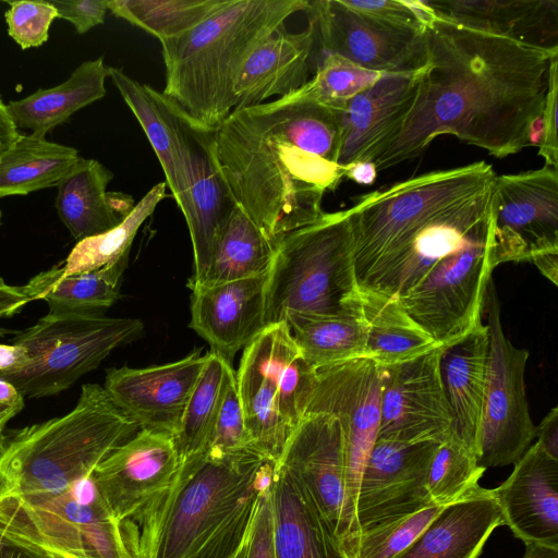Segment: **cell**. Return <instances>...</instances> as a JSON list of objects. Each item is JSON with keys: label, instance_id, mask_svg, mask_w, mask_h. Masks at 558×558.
I'll use <instances>...</instances> for the list:
<instances>
[{"label": "cell", "instance_id": "6da1fadb", "mask_svg": "<svg viewBox=\"0 0 558 558\" xmlns=\"http://www.w3.org/2000/svg\"><path fill=\"white\" fill-rule=\"evenodd\" d=\"M137 425L95 386L73 410L5 433L0 531L58 558H137L138 529L118 520L94 471Z\"/></svg>", "mask_w": 558, "mask_h": 558}, {"label": "cell", "instance_id": "7a4b0ae2", "mask_svg": "<svg viewBox=\"0 0 558 558\" xmlns=\"http://www.w3.org/2000/svg\"><path fill=\"white\" fill-rule=\"evenodd\" d=\"M426 63L402 129L374 161L378 171L453 135L496 158L539 144L550 62L546 49L468 28L437 15L425 26Z\"/></svg>", "mask_w": 558, "mask_h": 558}, {"label": "cell", "instance_id": "3957f363", "mask_svg": "<svg viewBox=\"0 0 558 558\" xmlns=\"http://www.w3.org/2000/svg\"><path fill=\"white\" fill-rule=\"evenodd\" d=\"M340 136L337 111L295 90L234 109L214 145L236 205L277 244L317 220L325 192L344 178Z\"/></svg>", "mask_w": 558, "mask_h": 558}, {"label": "cell", "instance_id": "277c9868", "mask_svg": "<svg viewBox=\"0 0 558 558\" xmlns=\"http://www.w3.org/2000/svg\"><path fill=\"white\" fill-rule=\"evenodd\" d=\"M274 468L253 448L181 461L169 486L133 519L137 558H232Z\"/></svg>", "mask_w": 558, "mask_h": 558}, {"label": "cell", "instance_id": "5b68a950", "mask_svg": "<svg viewBox=\"0 0 558 558\" xmlns=\"http://www.w3.org/2000/svg\"><path fill=\"white\" fill-rule=\"evenodd\" d=\"M305 0H231L186 33L161 40L163 94L195 124L217 129L233 111V86L250 52Z\"/></svg>", "mask_w": 558, "mask_h": 558}, {"label": "cell", "instance_id": "8992f818", "mask_svg": "<svg viewBox=\"0 0 558 558\" xmlns=\"http://www.w3.org/2000/svg\"><path fill=\"white\" fill-rule=\"evenodd\" d=\"M363 315L347 210L323 213L286 234L276 245L265 286V324L290 314Z\"/></svg>", "mask_w": 558, "mask_h": 558}, {"label": "cell", "instance_id": "52a82bcc", "mask_svg": "<svg viewBox=\"0 0 558 558\" xmlns=\"http://www.w3.org/2000/svg\"><path fill=\"white\" fill-rule=\"evenodd\" d=\"M496 175L492 165L476 161L426 172L360 196L345 209L353 233L359 288L418 223L442 207L487 187Z\"/></svg>", "mask_w": 558, "mask_h": 558}, {"label": "cell", "instance_id": "ba28073f", "mask_svg": "<svg viewBox=\"0 0 558 558\" xmlns=\"http://www.w3.org/2000/svg\"><path fill=\"white\" fill-rule=\"evenodd\" d=\"M143 331L144 324L137 318L48 313L12 340L26 349L28 364L15 372L0 373V378L11 383L23 397L57 395Z\"/></svg>", "mask_w": 558, "mask_h": 558}, {"label": "cell", "instance_id": "9c48e42d", "mask_svg": "<svg viewBox=\"0 0 558 558\" xmlns=\"http://www.w3.org/2000/svg\"><path fill=\"white\" fill-rule=\"evenodd\" d=\"M484 312L489 349L476 458L486 470L514 464L535 439L536 425L525 391L529 352L514 347L504 331L493 278L487 284Z\"/></svg>", "mask_w": 558, "mask_h": 558}, {"label": "cell", "instance_id": "30bf717a", "mask_svg": "<svg viewBox=\"0 0 558 558\" xmlns=\"http://www.w3.org/2000/svg\"><path fill=\"white\" fill-rule=\"evenodd\" d=\"M493 270L488 233L440 259L396 299L436 343L447 345L482 322Z\"/></svg>", "mask_w": 558, "mask_h": 558}, {"label": "cell", "instance_id": "8fae6325", "mask_svg": "<svg viewBox=\"0 0 558 558\" xmlns=\"http://www.w3.org/2000/svg\"><path fill=\"white\" fill-rule=\"evenodd\" d=\"M489 258L531 262L558 254V171L544 166L496 175L489 197Z\"/></svg>", "mask_w": 558, "mask_h": 558}, {"label": "cell", "instance_id": "7c38bea8", "mask_svg": "<svg viewBox=\"0 0 558 558\" xmlns=\"http://www.w3.org/2000/svg\"><path fill=\"white\" fill-rule=\"evenodd\" d=\"M492 186L442 207L407 233L379 262L361 294L398 298L440 259L488 235Z\"/></svg>", "mask_w": 558, "mask_h": 558}, {"label": "cell", "instance_id": "4fadbf2b", "mask_svg": "<svg viewBox=\"0 0 558 558\" xmlns=\"http://www.w3.org/2000/svg\"><path fill=\"white\" fill-rule=\"evenodd\" d=\"M380 401L381 367L369 357H356L316 369L305 414H327L341 426L353 526L362 472L378 436Z\"/></svg>", "mask_w": 558, "mask_h": 558}, {"label": "cell", "instance_id": "5bb4252c", "mask_svg": "<svg viewBox=\"0 0 558 558\" xmlns=\"http://www.w3.org/2000/svg\"><path fill=\"white\" fill-rule=\"evenodd\" d=\"M303 489L332 534L342 542L353 530L345 484L344 439L339 422L307 413L275 464Z\"/></svg>", "mask_w": 558, "mask_h": 558}, {"label": "cell", "instance_id": "9a60e30c", "mask_svg": "<svg viewBox=\"0 0 558 558\" xmlns=\"http://www.w3.org/2000/svg\"><path fill=\"white\" fill-rule=\"evenodd\" d=\"M305 12L326 53L383 73L415 72L426 63L424 32L355 12L340 0L308 1Z\"/></svg>", "mask_w": 558, "mask_h": 558}, {"label": "cell", "instance_id": "2e32d148", "mask_svg": "<svg viewBox=\"0 0 558 558\" xmlns=\"http://www.w3.org/2000/svg\"><path fill=\"white\" fill-rule=\"evenodd\" d=\"M438 444L375 441L362 472L351 535L434 506L427 473Z\"/></svg>", "mask_w": 558, "mask_h": 558}, {"label": "cell", "instance_id": "e0dca14e", "mask_svg": "<svg viewBox=\"0 0 558 558\" xmlns=\"http://www.w3.org/2000/svg\"><path fill=\"white\" fill-rule=\"evenodd\" d=\"M442 345L415 359L381 367L377 439L440 442L453 428L441 380Z\"/></svg>", "mask_w": 558, "mask_h": 558}, {"label": "cell", "instance_id": "ac0fdd59", "mask_svg": "<svg viewBox=\"0 0 558 558\" xmlns=\"http://www.w3.org/2000/svg\"><path fill=\"white\" fill-rule=\"evenodd\" d=\"M207 356L197 349L162 365L112 367L106 372L104 389L140 429L174 438Z\"/></svg>", "mask_w": 558, "mask_h": 558}, {"label": "cell", "instance_id": "d6986e66", "mask_svg": "<svg viewBox=\"0 0 558 558\" xmlns=\"http://www.w3.org/2000/svg\"><path fill=\"white\" fill-rule=\"evenodd\" d=\"M178 468L173 437L140 429L102 460L94 475L113 515L133 521L169 486Z\"/></svg>", "mask_w": 558, "mask_h": 558}, {"label": "cell", "instance_id": "ffe728a7", "mask_svg": "<svg viewBox=\"0 0 558 558\" xmlns=\"http://www.w3.org/2000/svg\"><path fill=\"white\" fill-rule=\"evenodd\" d=\"M420 70L385 73L337 111L340 122L338 165L375 161L396 137L414 104Z\"/></svg>", "mask_w": 558, "mask_h": 558}, {"label": "cell", "instance_id": "44dd1931", "mask_svg": "<svg viewBox=\"0 0 558 558\" xmlns=\"http://www.w3.org/2000/svg\"><path fill=\"white\" fill-rule=\"evenodd\" d=\"M189 185L184 215L193 246L194 274L187 284L202 282L217 242L236 203L217 162L214 131L185 120Z\"/></svg>", "mask_w": 558, "mask_h": 558}, {"label": "cell", "instance_id": "7402d4cb", "mask_svg": "<svg viewBox=\"0 0 558 558\" xmlns=\"http://www.w3.org/2000/svg\"><path fill=\"white\" fill-rule=\"evenodd\" d=\"M268 272V271H267ZM267 272L241 280L187 284L191 293L190 327L228 364L265 328Z\"/></svg>", "mask_w": 558, "mask_h": 558}, {"label": "cell", "instance_id": "603a6c76", "mask_svg": "<svg viewBox=\"0 0 558 558\" xmlns=\"http://www.w3.org/2000/svg\"><path fill=\"white\" fill-rule=\"evenodd\" d=\"M492 493L517 538L558 548V460L535 442Z\"/></svg>", "mask_w": 558, "mask_h": 558}, {"label": "cell", "instance_id": "cb8c5ba5", "mask_svg": "<svg viewBox=\"0 0 558 558\" xmlns=\"http://www.w3.org/2000/svg\"><path fill=\"white\" fill-rule=\"evenodd\" d=\"M317 43L310 21L300 32H289L281 25L260 40L236 76L234 109L259 105L301 88L310 80Z\"/></svg>", "mask_w": 558, "mask_h": 558}, {"label": "cell", "instance_id": "d4e9b609", "mask_svg": "<svg viewBox=\"0 0 558 558\" xmlns=\"http://www.w3.org/2000/svg\"><path fill=\"white\" fill-rule=\"evenodd\" d=\"M108 77L138 120L163 170L166 184L183 211L189 185L186 116L163 93L132 78L122 69L108 66Z\"/></svg>", "mask_w": 558, "mask_h": 558}, {"label": "cell", "instance_id": "484cf974", "mask_svg": "<svg viewBox=\"0 0 558 558\" xmlns=\"http://www.w3.org/2000/svg\"><path fill=\"white\" fill-rule=\"evenodd\" d=\"M435 15L520 43L558 48L557 0H424Z\"/></svg>", "mask_w": 558, "mask_h": 558}, {"label": "cell", "instance_id": "4316f807", "mask_svg": "<svg viewBox=\"0 0 558 558\" xmlns=\"http://www.w3.org/2000/svg\"><path fill=\"white\" fill-rule=\"evenodd\" d=\"M502 525L492 489L480 485L448 504L399 558H480Z\"/></svg>", "mask_w": 558, "mask_h": 558}, {"label": "cell", "instance_id": "83f0119b", "mask_svg": "<svg viewBox=\"0 0 558 558\" xmlns=\"http://www.w3.org/2000/svg\"><path fill=\"white\" fill-rule=\"evenodd\" d=\"M112 179L98 160L81 157L57 184L58 216L77 242L113 229L134 208L133 196L107 191Z\"/></svg>", "mask_w": 558, "mask_h": 558}, {"label": "cell", "instance_id": "f1b7e54d", "mask_svg": "<svg viewBox=\"0 0 558 558\" xmlns=\"http://www.w3.org/2000/svg\"><path fill=\"white\" fill-rule=\"evenodd\" d=\"M488 349V328L482 320L457 341L442 345L439 361L453 429L475 453L484 403Z\"/></svg>", "mask_w": 558, "mask_h": 558}, {"label": "cell", "instance_id": "f546056e", "mask_svg": "<svg viewBox=\"0 0 558 558\" xmlns=\"http://www.w3.org/2000/svg\"><path fill=\"white\" fill-rule=\"evenodd\" d=\"M271 500L276 558H348L303 489L278 465Z\"/></svg>", "mask_w": 558, "mask_h": 558}, {"label": "cell", "instance_id": "4dcf8cb0", "mask_svg": "<svg viewBox=\"0 0 558 558\" xmlns=\"http://www.w3.org/2000/svg\"><path fill=\"white\" fill-rule=\"evenodd\" d=\"M107 77L108 66L102 57L84 61L65 82L11 100L7 110L17 130L27 129L34 135L45 137L74 112L101 99L106 95Z\"/></svg>", "mask_w": 558, "mask_h": 558}, {"label": "cell", "instance_id": "1f68e13d", "mask_svg": "<svg viewBox=\"0 0 558 558\" xmlns=\"http://www.w3.org/2000/svg\"><path fill=\"white\" fill-rule=\"evenodd\" d=\"M235 377L251 445L276 464L293 428L280 413L278 385L253 341L244 349Z\"/></svg>", "mask_w": 558, "mask_h": 558}, {"label": "cell", "instance_id": "d6a6232c", "mask_svg": "<svg viewBox=\"0 0 558 558\" xmlns=\"http://www.w3.org/2000/svg\"><path fill=\"white\" fill-rule=\"evenodd\" d=\"M129 257L97 270L64 275L56 265L33 277L27 288L35 300L48 303L51 315L104 316L120 298Z\"/></svg>", "mask_w": 558, "mask_h": 558}, {"label": "cell", "instance_id": "836d02e7", "mask_svg": "<svg viewBox=\"0 0 558 558\" xmlns=\"http://www.w3.org/2000/svg\"><path fill=\"white\" fill-rule=\"evenodd\" d=\"M80 158L74 147L20 134L0 153V197L57 186Z\"/></svg>", "mask_w": 558, "mask_h": 558}, {"label": "cell", "instance_id": "e575fe53", "mask_svg": "<svg viewBox=\"0 0 558 558\" xmlns=\"http://www.w3.org/2000/svg\"><path fill=\"white\" fill-rule=\"evenodd\" d=\"M367 323L365 357L390 366L439 347L405 312L396 298L362 294Z\"/></svg>", "mask_w": 558, "mask_h": 558}, {"label": "cell", "instance_id": "d590c367", "mask_svg": "<svg viewBox=\"0 0 558 558\" xmlns=\"http://www.w3.org/2000/svg\"><path fill=\"white\" fill-rule=\"evenodd\" d=\"M253 342L278 385L280 413L294 429L305 414L316 369L302 356L287 322L267 326Z\"/></svg>", "mask_w": 558, "mask_h": 558}, {"label": "cell", "instance_id": "8d00e7d4", "mask_svg": "<svg viewBox=\"0 0 558 558\" xmlns=\"http://www.w3.org/2000/svg\"><path fill=\"white\" fill-rule=\"evenodd\" d=\"M291 336L315 369L365 356L367 323L363 315L310 316L290 314Z\"/></svg>", "mask_w": 558, "mask_h": 558}, {"label": "cell", "instance_id": "74e56055", "mask_svg": "<svg viewBox=\"0 0 558 558\" xmlns=\"http://www.w3.org/2000/svg\"><path fill=\"white\" fill-rule=\"evenodd\" d=\"M276 245L236 205L217 242L208 272L199 283L218 284L266 274Z\"/></svg>", "mask_w": 558, "mask_h": 558}, {"label": "cell", "instance_id": "f35d334b", "mask_svg": "<svg viewBox=\"0 0 558 558\" xmlns=\"http://www.w3.org/2000/svg\"><path fill=\"white\" fill-rule=\"evenodd\" d=\"M166 182L154 185L134 206L125 219L111 230L85 238L72 248L63 266L64 275L86 272L129 257L132 242L144 221L167 196Z\"/></svg>", "mask_w": 558, "mask_h": 558}, {"label": "cell", "instance_id": "ab89813d", "mask_svg": "<svg viewBox=\"0 0 558 558\" xmlns=\"http://www.w3.org/2000/svg\"><path fill=\"white\" fill-rule=\"evenodd\" d=\"M231 0H107L116 16L149 33L159 41L194 28Z\"/></svg>", "mask_w": 558, "mask_h": 558}, {"label": "cell", "instance_id": "60d3db41", "mask_svg": "<svg viewBox=\"0 0 558 558\" xmlns=\"http://www.w3.org/2000/svg\"><path fill=\"white\" fill-rule=\"evenodd\" d=\"M228 363L209 352L173 438L179 463L202 453L209 441L221 402Z\"/></svg>", "mask_w": 558, "mask_h": 558}, {"label": "cell", "instance_id": "b9f144b4", "mask_svg": "<svg viewBox=\"0 0 558 558\" xmlns=\"http://www.w3.org/2000/svg\"><path fill=\"white\" fill-rule=\"evenodd\" d=\"M485 469L475 451L452 428L433 454L427 473V492L434 505L451 504L478 486Z\"/></svg>", "mask_w": 558, "mask_h": 558}, {"label": "cell", "instance_id": "7bdbcfd3", "mask_svg": "<svg viewBox=\"0 0 558 558\" xmlns=\"http://www.w3.org/2000/svg\"><path fill=\"white\" fill-rule=\"evenodd\" d=\"M384 74L364 69L338 54L326 53L313 77L298 92L305 98L338 109Z\"/></svg>", "mask_w": 558, "mask_h": 558}, {"label": "cell", "instance_id": "ee69618b", "mask_svg": "<svg viewBox=\"0 0 558 558\" xmlns=\"http://www.w3.org/2000/svg\"><path fill=\"white\" fill-rule=\"evenodd\" d=\"M434 505L411 515L352 534L342 547L348 558H399L444 509Z\"/></svg>", "mask_w": 558, "mask_h": 558}, {"label": "cell", "instance_id": "f6af8a7d", "mask_svg": "<svg viewBox=\"0 0 558 558\" xmlns=\"http://www.w3.org/2000/svg\"><path fill=\"white\" fill-rule=\"evenodd\" d=\"M253 448L246 429L236 377L232 365L226 367L221 402L206 449L214 456H221ZM254 449V448H253Z\"/></svg>", "mask_w": 558, "mask_h": 558}, {"label": "cell", "instance_id": "bcb514c9", "mask_svg": "<svg viewBox=\"0 0 558 558\" xmlns=\"http://www.w3.org/2000/svg\"><path fill=\"white\" fill-rule=\"evenodd\" d=\"M4 13L10 37L22 48L44 45L49 37V28L58 17L50 1H8Z\"/></svg>", "mask_w": 558, "mask_h": 558}, {"label": "cell", "instance_id": "7dc6e473", "mask_svg": "<svg viewBox=\"0 0 558 558\" xmlns=\"http://www.w3.org/2000/svg\"><path fill=\"white\" fill-rule=\"evenodd\" d=\"M347 8L400 27L424 32L435 17L424 0H340Z\"/></svg>", "mask_w": 558, "mask_h": 558}, {"label": "cell", "instance_id": "c3c4849f", "mask_svg": "<svg viewBox=\"0 0 558 558\" xmlns=\"http://www.w3.org/2000/svg\"><path fill=\"white\" fill-rule=\"evenodd\" d=\"M557 106L558 57H555L550 62L548 89L541 118L538 155L544 158L545 166L556 169L558 166Z\"/></svg>", "mask_w": 558, "mask_h": 558}, {"label": "cell", "instance_id": "681fc988", "mask_svg": "<svg viewBox=\"0 0 558 558\" xmlns=\"http://www.w3.org/2000/svg\"><path fill=\"white\" fill-rule=\"evenodd\" d=\"M246 558H276L271 486L259 498L251 527Z\"/></svg>", "mask_w": 558, "mask_h": 558}, {"label": "cell", "instance_id": "f907efd6", "mask_svg": "<svg viewBox=\"0 0 558 558\" xmlns=\"http://www.w3.org/2000/svg\"><path fill=\"white\" fill-rule=\"evenodd\" d=\"M58 17L70 22L77 34L102 24L108 11L107 0H50Z\"/></svg>", "mask_w": 558, "mask_h": 558}, {"label": "cell", "instance_id": "816d5d0a", "mask_svg": "<svg viewBox=\"0 0 558 558\" xmlns=\"http://www.w3.org/2000/svg\"><path fill=\"white\" fill-rule=\"evenodd\" d=\"M32 301H35V299L26 284L10 286L0 278V319L19 313ZM10 332V330L0 328V337Z\"/></svg>", "mask_w": 558, "mask_h": 558}, {"label": "cell", "instance_id": "f5cc1de1", "mask_svg": "<svg viewBox=\"0 0 558 558\" xmlns=\"http://www.w3.org/2000/svg\"><path fill=\"white\" fill-rule=\"evenodd\" d=\"M536 444L550 458L558 460V408L554 407L536 426Z\"/></svg>", "mask_w": 558, "mask_h": 558}, {"label": "cell", "instance_id": "db71d44e", "mask_svg": "<svg viewBox=\"0 0 558 558\" xmlns=\"http://www.w3.org/2000/svg\"><path fill=\"white\" fill-rule=\"evenodd\" d=\"M0 558H58L0 531Z\"/></svg>", "mask_w": 558, "mask_h": 558}, {"label": "cell", "instance_id": "11a10c76", "mask_svg": "<svg viewBox=\"0 0 558 558\" xmlns=\"http://www.w3.org/2000/svg\"><path fill=\"white\" fill-rule=\"evenodd\" d=\"M28 364L27 351L19 344H0V373L22 369Z\"/></svg>", "mask_w": 558, "mask_h": 558}, {"label": "cell", "instance_id": "9f6ffc18", "mask_svg": "<svg viewBox=\"0 0 558 558\" xmlns=\"http://www.w3.org/2000/svg\"><path fill=\"white\" fill-rule=\"evenodd\" d=\"M377 168L373 161H356L345 166L344 177L363 185H371L377 178Z\"/></svg>", "mask_w": 558, "mask_h": 558}, {"label": "cell", "instance_id": "6f0895ef", "mask_svg": "<svg viewBox=\"0 0 558 558\" xmlns=\"http://www.w3.org/2000/svg\"><path fill=\"white\" fill-rule=\"evenodd\" d=\"M532 263L541 271V274L551 281L553 284L558 283V254H545L536 257Z\"/></svg>", "mask_w": 558, "mask_h": 558}, {"label": "cell", "instance_id": "680465c9", "mask_svg": "<svg viewBox=\"0 0 558 558\" xmlns=\"http://www.w3.org/2000/svg\"><path fill=\"white\" fill-rule=\"evenodd\" d=\"M0 404L24 407L23 395L9 381L0 378Z\"/></svg>", "mask_w": 558, "mask_h": 558}, {"label": "cell", "instance_id": "91938a15", "mask_svg": "<svg viewBox=\"0 0 558 558\" xmlns=\"http://www.w3.org/2000/svg\"><path fill=\"white\" fill-rule=\"evenodd\" d=\"M524 545L525 550L522 558H558V548L537 543H524Z\"/></svg>", "mask_w": 558, "mask_h": 558}, {"label": "cell", "instance_id": "94428289", "mask_svg": "<svg viewBox=\"0 0 558 558\" xmlns=\"http://www.w3.org/2000/svg\"><path fill=\"white\" fill-rule=\"evenodd\" d=\"M24 407L0 404V453L3 449L7 423L19 414Z\"/></svg>", "mask_w": 558, "mask_h": 558}, {"label": "cell", "instance_id": "6125c7cd", "mask_svg": "<svg viewBox=\"0 0 558 558\" xmlns=\"http://www.w3.org/2000/svg\"><path fill=\"white\" fill-rule=\"evenodd\" d=\"M250 533H251V531H250ZM250 533H248L247 537L245 538V541L243 542V544L241 545V547L233 555L232 558H246L248 539H250Z\"/></svg>", "mask_w": 558, "mask_h": 558}, {"label": "cell", "instance_id": "be15d7a7", "mask_svg": "<svg viewBox=\"0 0 558 558\" xmlns=\"http://www.w3.org/2000/svg\"><path fill=\"white\" fill-rule=\"evenodd\" d=\"M1 218H2V213H1V210H0V226H1Z\"/></svg>", "mask_w": 558, "mask_h": 558}]
</instances>
